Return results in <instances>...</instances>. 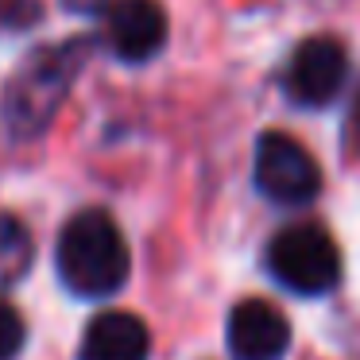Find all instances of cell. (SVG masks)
Returning a JSON list of instances; mask_svg holds the SVG:
<instances>
[{"label": "cell", "instance_id": "6da1fadb", "mask_svg": "<svg viewBox=\"0 0 360 360\" xmlns=\"http://www.w3.org/2000/svg\"><path fill=\"white\" fill-rule=\"evenodd\" d=\"M86 55H89V39L78 35V39L39 47L16 66V74L4 82V94H0V120L8 124V132L16 140H32L55 120L74 78L86 66Z\"/></svg>", "mask_w": 360, "mask_h": 360}, {"label": "cell", "instance_id": "7a4b0ae2", "mask_svg": "<svg viewBox=\"0 0 360 360\" xmlns=\"http://www.w3.org/2000/svg\"><path fill=\"white\" fill-rule=\"evenodd\" d=\"M58 279L78 298H109L128 283L132 256L120 225L105 210H82L58 233Z\"/></svg>", "mask_w": 360, "mask_h": 360}, {"label": "cell", "instance_id": "3957f363", "mask_svg": "<svg viewBox=\"0 0 360 360\" xmlns=\"http://www.w3.org/2000/svg\"><path fill=\"white\" fill-rule=\"evenodd\" d=\"M267 271L295 295H326L341 279V252L321 225H287L267 244Z\"/></svg>", "mask_w": 360, "mask_h": 360}, {"label": "cell", "instance_id": "277c9868", "mask_svg": "<svg viewBox=\"0 0 360 360\" xmlns=\"http://www.w3.org/2000/svg\"><path fill=\"white\" fill-rule=\"evenodd\" d=\"M256 186L279 205H306L321 190V167L295 136L264 132L256 143Z\"/></svg>", "mask_w": 360, "mask_h": 360}, {"label": "cell", "instance_id": "5b68a950", "mask_svg": "<svg viewBox=\"0 0 360 360\" xmlns=\"http://www.w3.org/2000/svg\"><path fill=\"white\" fill-rule=\"evenodd\" d=\"M345 78H349V55L333 35H310L295 47L287 63V94L298 105H329L341 94Z\"/></svg>", "mask_w": 360, "mask_h": 360}, {"label": "cell", "instance_id": "8992f818", "mask_svg": "<svg viewBox=\"0 0 360 360\" xmlns=\"http://www.w3.org/2000/svg\"><path fill=\"white\" fill-rule=\"evenodd\" d=\"M225 341L233 360H283L290 349V321L267 298H244L229 314Z\"/></svg>", "mask_w": 360, "mask_h": 360}, {"label": "cell", "instance_id": "52a82bcc", "mask_svg": "<svg viewBox=\"0 0 360 360\" xmlns=\"http://www.w3.org/2000/svg\"><path fill=\"white\" fill-rule=\"evenodd\" d=\"M105 35L117 58L148 63L167 43V12L155 0H112L105 8Z\"/></svg>", "mask_w": 360, "mask_h": 360}, {"label": "cell", "instance_id": "ba28073f", "mask_svg": "<svg viewBox=\"0 0 360 360\" xmlns=\"http://www.w3.org/2000/svg\"><path fill=\"white\" fill-rule=\"evenodd\" d=\"M148 356H151V333L128 310L97 314L82 333L78 360H148Z\"/></svg>", "mask_w": 360, "mask_h": 360}, {"label": "cell", "instance_id": "9c48e42d", "mask_svg": "<svg viewBox=\"0 0 360 360\" xmlns=\"http://www.w3.org/2000/svg\"><path fill=\"white\" fill-rule=\"evenodd\" d=\"M35 256V244L27 225L16 217V213H4L0 210V287H12L27 275Z\"/></svg>", "mask_w": 360, "mask_h": 360}, {"label": "cell", "instance_id": "30bf717a", "mask_svg": "<svg viewBox=\"0 0 360 360\" xmlns=\"http://www.w3.org/2000/svg\"><path fill=\"white\" fill-rule=\"evenodd\" d=\"M24 318H20V310L12 302H4L0 298V360H12L20 349H24Z\"/></svg>", "mask_w": 360, "mask_h": 360}, {"label": "cell", "instance_id": "8fae6325", "mask_svg": "<svg viewBox=\"0 0 360 360\" xmlns=\"http://www.w3.org/2000/svg\"><path fill=\"white\" fill-rule=\"evenodd\" d=\"M0 16L8 20L12 27H24L39 16V4L35 0H8V4H0Z\"/></svg>", "mask_w": 360, "mask_h": 360}, {"label": "cell", "instance_id": "7c38bea8", "mask_svg": "<svg viewBox=\"0 0 360 360\" xmlns=\"http://www.w3.org/2000/svg\"><path fill=\"white\" fill-rule=\"evenodd\" d=\"M352 124H356V136H360V97H356V109H352Z\"/></svg>", "mask_w": 360, "mask_h": 360}]
</instances>
